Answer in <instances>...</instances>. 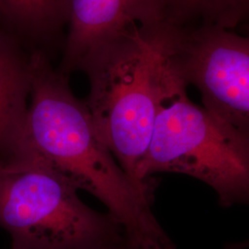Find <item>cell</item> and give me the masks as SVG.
I'll return each instance as SVG.
<instances>
[{
    "mask_svg": "<svg viewBox=\"0 0 249 249\" xmlns=\"http://www.w3.org/2000/svg\"><path fill=\"white\" fill-rule=\"evenodd\" d=\"M20 44L0 32V164L24 161L32 156L25 132L32 70L30 53Z\"/></svg>",
    "mask_w": 249,
    "mask_h": 249,
    "instance_id": "52a82bcc",
    "label": "cell"
},
{
    "mask_svg": "<svg viewBox=\"0 0 249 249\" xmlns=\"http://www.w3.org/2000/svg\"><path fill=\"white\" fill-rule=\"evenodd\" d=\"M134 249L126 243L125 239L122 241H119L117 243L115 244H112V245H109L107 247H105L104 249Z\"/></svg>",
    "mask_w": 249,
    "mask_h": 249,
    "instance_id": "30bf717a",
    "label": "cell"
},
{
    "mask_svg": "<svg viewBox=\"0 0 249 249\" xmlns=\"http://www.w3.org/2000/svg\"><path fill=\"white\" fill-rule=\"evenodd\" d=\"M212 115L249 135V39L213 25L164 22L143 33Z\"/></svg>",
    "mask_w": 249,
    "mask_h": 249,
    "instance_id": "5b68a950",
    "label": "cell"
},
{
    "mask_svg": "<svg viewBox=\"0 0 249 249\" xmlns=\"http://www.w3.org/2000/svg\"><path fill=\"white\" fill-rule=\"evenodd\" d=\"M78 191L35 154L0 164V228L11 249H102L124 240L114 218L90 209Z\"/></svg>",
    "mask_w": 249,
    "mask_h": 249,
    "instance_id": "277c9868",
    "label": "cell"
},
{
    "mask_svg": "<svg viewBox=\"0 0 249 249\" xmlns=\"http://www.w3.org/2000/svg\"><path fill=\"white\" fill-rule=\"evenodd\" d=\"M249 0H167L166 22L232 30L245 22Z\"/></svg>",
    "mask_w": 249,
    "mask_h": 249,
    "instance_id": "9c48e42d",
    "label": "cell"
},
{
    "mask_svg": "<svg viewBox=\"0 0 249 249\" xmlns=\"http://www.w3.org/2000/svg\"><path fill=\"white\" fill-rule=\"evenodd\" d=\"M157 53L141 34L116 38L91 51L78 71L89 78L85 104L101 141L139 183L156 116Z\"/></svg>",
    "mask_w": 249,
    "mask_h": 249,
    "instance_id": "3957f363",
    "label": "cell"
},
{
    "mask_svg": "<svg viewBox=\"0 0 249 249\" xmlns=\"http://www.w3.org/2000/svg\"><path fill=\"white\" fill-rule=\"evenodd\" d=\"M166 11L167 0H71L69 33L57 70L69 77L99 46L166 22Z\"/></svg>",
    "mask_w": 249,
    "mask_h": 249,
    "instance_id": "8992f818",
    "label": "cell"
},
{
    "mask_svg": "<svg viewBox=\"0 0 249 249\" xmlns=\"http://www.w3.org/2000/svg\"><path fill=\"white\" fill-rule=\"evenodd\" d=\"M156 116L141 180L154 173H178L213 187L223 207L249 197V135L235 129L188 98L187 85L159 49Z\"/></svg>",
    "mask_w": 249,
    "mask_h": 249,
    "instance_id": "7a4b0ae2",
    "label": "cell"
},
{
    "mask_svg": "<svg viewBox=\"0 0 249 249\" xmlns=\"http://www.w3.org/2000/svg\"><path fill=\"white\" fill-rule=\"evenodd\" d=\"M71 1L0 0V23L6 27L4 32L50 57V50L61 43L69 25Z\"/></svg>",
    "mask_w": 249,
    "mask_h": 249,
    "instance_id": "ba28073f",
    "label": "cell"
},
{
    "mask_svg": "<svg viewBox=\"0 0 249 249\" xmlns=\"http://www.w3.org/2000/svg\"><path fill=\"white\" fill-rule=\"evenodd\" d=\"M30 60L25 132L32 153L106 205L132 249H176L151 211V185L120 166L99 138L85 102L72 92L69 77L43 52H30Z\"/></svg>",
    "mask_w": 249,
    "mask_h": 249,
    "instance_id": "6da1fadb",
    "label": "cell"
}]
</instances>
